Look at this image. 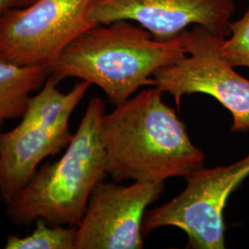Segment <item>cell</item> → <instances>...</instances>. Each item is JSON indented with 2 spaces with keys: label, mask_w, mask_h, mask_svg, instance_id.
<instances>
[{
  "label": "cell",
  "mask_w": 249,
  "mask_h": 249,
  "mask_svg": "<svg viewBox=\"0 0 249 249\" xmlns=\"http://www.w3.org/2000/svg\"><path fill=\"white\" fill-rule=\"evenodd\" d=\"M153 86L116 106L101 122L107 176L163 183L204 166L205 154L189 139L176 111Z\"/></svg>",
  "instance_id": "6da1fadb"
},
{
  "label": "cell",
  "mask_w": 249,
  "mask_h": 249,
  "mask_svg": "<svg viewBox=\"0 0 249 249\" xmlns=\"http://www.w3.org/2000/svg\"><path fill=\"white\" fill-rule=\"evenodd\" d=\"M51 74L48 66H20L0 59V128L6 121L22 117L32 93Z\"/></svg>",
  "instance_id": "8fae6325"
},
{
  "label": "cell",
  "mask_w": 249,
  "mask_h": 249,
  "mask_svg": "<svg viewBox=\"0 0 249 249\" xmlns=\"http://www.w3.org/2000/svg\"><path fill=\"white\" fill-rule=\"evenodd\" d=\"M163 183H99L77 227L75 249H141L147 208L163 191Z\"/></svg>",
  "instance_id": "52a82bcc"
},
{
  "label": "cell",
  "mask_w": 249,
  "mask_h": 249,
  "mask_svg": "<svg viewBox=\"0 0 249 249\" xmlns=\"http://www.w3.org/2000/svg\"><path fill=\"white\" fill-rule=\"evenodd\" d=\"M187 31L159 41L129 20L95 24L64 48L51 73L98 86L116 107L138 89L154 86L153 74L187 53Z\"/></svg>",
  "instance_id": "7a4b0ae2"
},
{
  "label": "cell",
  "mask_w": 249,
  "mask_h": 249,
  "mask_svg": "<svg viewBox=\"0 0 249 249\" xmlns=\"http://www.w3.org/2000/svg\"><path fill=\"white\" fill-rule=\"evenodd\" d=\"M231 34L221 44V53L232 67L249 69V5L239 19L231 21Z\"/></svg>",
  "instance_id": "4fadbf2b"
},
{
  "label": "cell",
  "mask_w": 249,
  "mask_h": 249,
  "mask_svg": "<svg viewBox=\"0 0 249 249\" xmlns=\"http://www.w3.org/2000/svg\"><path fill=\"white\" fill-rule=\"evenodd\" d=\"M61 80L50 74L44 85L33 95L20 123L43 124L53 128L70 127V118L84 98L90 84L80 80L69 92L63 93L57 88Z\"/></svg>",
  "instance_id": "30bf717a"
},
{
  "label": "cell",
  "mask_w": 249,
  "mask_h": 249,
  "mask_svg": "<svg viewBox=\"0 0 249 249\" xmlns=\"http://www.w3.org/2000/svg\"><path fill=\"white\" fill-rule=\"evenodd\" d=\"M92 0H36L0 18V59L50 66L73 40L94 26Z\"/></svg>",
  "instance_id": "8992f818"
},
{
  "label": "cell",
  "mask_w": 249,
  "mask_h": 249,
  "mask_svg": "<svg viewBox=\"0 0 249 249\" xmlns=\"http://www.w3.org/2000/svg\"><path fill=\"white\" fill-rule=\"evenodd\" d=\"M249 177V153L231 164L192 172L179 195L145 213L143 234L175 226L187 234V248L225 249L223 212L231 193Z\"/></svg>",
  "instance_id": "277c9868"
},
{
  "label": "cell",
  "mask_w": 249,
  "mask_h": 249,
  "mask_svg": "<svg viewBox=\"0 0 249 249\" xmlns=\"http://www.w3.org/2000/svg\"><path fill=\"white\" fill-rule=\"evenodd\" d=\"M105 110L102 99H91L62 157L37 170L6 202L12 223L27 226L44 220L50 225H80L93 190L107 176L101 137Z\"/></svg>",
  "instance_id": "3957f363"
},
{
  "label": "cell",
  "mask_w": 249,
  "mask_h": 249,
  "mask_svg": "<svg viewBox=\"0 0 249 249\" xmlns=\"http://www.w3.org/2000/svg\"><path fill=\"white\" fill-rule=\"evenodd\" d=\"M234 11L233 0H92L88 17L94 24L138 22L156 40L168 41L191 25L227 38Z\"/></svg>",
  "instance_id": "ba28073f"
},
{
  "label": "cell",
  "mask_w": 249,
  "mask_h": 249,
  "mask_svg": "<svg viewBox=\"0 0 249 249\" xmlns=\"http://www.w3.org/2000/svg\"><path fill=\"white\" fill-rule=\"evenodd\" d=\"M36 0H0V18L13 9L29 6Z\"/></svg>",
  "instance_id": "5bb4252c"
},
{
  "label": "cell",
  "mask_w": 249,
  "mask_h": 249,
  "mask_svg": "<svg viewBox=\"0 0 249 249\" xmlns=\"http://www.w3.org/2000/svg\"><path fill=\"white\" fill-rule=\"evenodd\" d=\"M33 232L26 236L9 235L6 249H75L77 227L50 225L37 220Z\"/></svg>",
  "instance_id": "7c38bea8"
},
{
  "label": "cell",
  "mask_w": 249,
  "mask_h": 249,
  "mask_svg": "<svg viewBox=\"0 0 249 249\" xmlns=\"http://www.w3.org/2000/svg\"><path fill=\"white\" fill-rule=\"evenodd\" d=\"M73 138L70 127L19 124L0 132V196L8 202L26 186L38 165L67 147Z\"/></svg>",
  "instance_id": "9c48e42d"
},
{
  "label": "cell",
  "mask_w": 249,
  "mask_h": 249,
  "mask_svg": "<svg viewBox=\"0 0 249 249\" xmlns=\"http://www.w3.org/2000/svg\"><path fill=\"white\" fill-rule=\"evenodd\" d=\"M224 38L201 26L187 31V53L153 74L155 87L174 96L204 93L216 99L232 116L231 131H249V80L235 71L221 53Z\"/></svg>",
  "instance_id": "5b68a950"
}]
</instances>
